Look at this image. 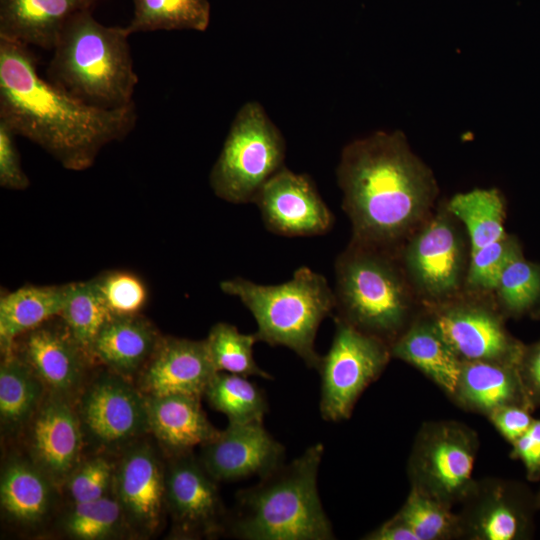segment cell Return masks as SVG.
<instances>
[{"label": "cell", "instance_id": "cell-1", "mask_svg": "<svg viewBox=\"0 0 540 540\" xmlns=\"http://www.w3.org/2000/svg\"><path fill=\"white\" fill-rule=\"evenodd\" d=\"M136 119L134 104L104 109L70 95L39 75L28 46L0 39V121L64 168L92 166L103 147L132 131Z\"/></svg>", "mask_w": 540, "mask_h": 540}, {"label": "cell", "instance_id": "cell-2", "mask_svg": "<svg viewBox=\"0 0 540 540\" xmlns=\"http://www.w3.org/2000/svg\"><path fill=\"white\" fill-rule=\"evenodd\" d=\"M337 180L353 241L391 250L429 217L438 195L431 169L402 131H377L342 150Z\"/></svg>", "mask_w": 540, "mask_h": 540}, {"label": "cell", "instance_id": "cell-3", "mask_svg": "<svg viewBox=\"0 0 540 540\" xmlns=\"http://www.w3.org/2000/svg\"><path fill=\"white\" fill-rule=\"evenodd\" d=\"M323 454V444L316 443L238 491L226 534L242 540L335 539L318 492Z\"/></svg>", "mask_w": 540, "mask_h": 540}, {"label": "cell", "instance_id": "cell-4", "mask_svg": "<svg viewBox=\"0 0 540 540\" xmlns=\"http://www.w3.org/2000/svg\"><path fill=\"white\" fill-rule=\"evenodd\" d=\"M127 26H106L91 10L75 14L52 51L47 79L83 102L120 109L134 104L138 83Z\"/></svg>", "mask_w": 540, "mask_h": 540}, {"label": "cell", "instance_id": "cell-5", "mask_svg": "<svg viewBox=\"0 0 540 540\" xmlns=\"http://www.w3.org/2000/svg\"><path fill=\"white\" fill-rule=\"evenodd\" d=\"M390 250L351 241L335 263L336 318L391 346L418 314L413 288Z\"/></svg>", "mask_w": 540, "mask_h": 540}, {"label": "cell", "instance_id": "cell-6", "mask_svg": "<svg viewBox=\"0 0 540 540\" xmlns=\"http://www.w3.org/2000/svg\"><path fill=\"white\" fill-rule=\"evenodd\" d=\"M221 290L237 297L257 323L258 342L284 346L310 369L321 356L315 338L321 322L335 311V295L326 278L308 267L298 268L282 284L262 285L235 277L220 283Z\"/></svg>", "mask_w": 540, "mask_h": 540}, {"label": "cell", "instance_id": "cell-7", "mask_svg": "<svg viewBox=\"0 0 540 540\" xmlns=\"http://www.w3.org/2000/svg\"><path fill=\"white\" fill-rule=\"evenodd\" d=\"M285 140L258 102L237 112L210 172L215 195L234 204L254 203L263 185L284 167Z\"/></svg>", "mask_w": 540, "mask_h": 540}, {"label": "cell", "instance_id": "cell-8", "mask_svg": "<svg viewBox=\"0 0 540 540\" xmlns=\"http://www.w3.org/2000/svg\"><path fill=\"white\" fill-rule=\"evenodd\" d=\"M478 433L457 420L424 422L407 460L410 489L447 506L460 505L475 482Z\"/></svg>", "mask_w": 540, "mask_h": 540}, {"label": "cell", "instance_id": "cell-9", "mask_svg": "<svg viewBox=\"0 0 540 540\" xmlns=\"http://www.w3.org/2000/svg\"><path fill=\"white\" fill-rule=\"evenodd\" d=\"M391 358L389 344L335 317L331 346L316 369L321 377L322 418L330 422L350 418L361 394Z\"/></svg>", "mask_w": 540, "mask_h": 540}, {"label": "cell", "instance_id": "cell-10", "mask_svg": "<svg viewBox=\"0 0 540 540\" xmlns=\"http://www.w3.org/2000/svg\"><path fill=\"white\" fill-rule=\"evenodd\" d=\"M458 220L440 209L410 237L403 254V270L427 304L455 298L465 283L467 248Z\"/></svg>", "mask_w": 540, "mask_h": 540}, {"label": "cell", "instance_id": "cell-11", "mask_svg": "<svg viewBox=\"0 0 540 540\" xmlns=\"http://www.w3.org/2000/svg\"><path fill=\"white\" fill-rule=\"evenodd\" d=\"M444 339L462 361H490L517 366L525 344L505 326L498 307L457 297L427 304Z\"/></svg>", "mask_w": 540, "mask_h": 540}, {"label": "cell", "instance_id": "cell-12", "mask_svg": "<svg viewBox=\"0 0 540 540\" xmlns=\"http://www.w3.org/2000/svg\"><path fill=\"white\" fill-rule=\"evenodd\" d=\"M460 506L461 539L526 540L533 536L538 508L535 494L522 482L475 479Z\"/></svg>", "mask_w": 540, "mask_h": 540}, {"label": "cell", "instance_id": "cell-13", "mask_svg": "<svg viewBox=\"0 0 540 540\" xmlns=\"http://www.w3.org/2000/svg\"><path fill=\"white\" fill-rule=\"evenodd\" d=\"M77 414L83 435L106 449L127 448L149 432L146 396L127 377L110 370L85 389Z\"/></svg>", "mask_w": 540, "mask_h": 540}, {"label": "cell", "instance_id": "cell-14", "mask_svg": "<svg viewBox=\"0 0 540 540\" xmlns=\"http://www.w3.org/2000/svg\"><path fill=\"white\" fill-rule=\"evenodd\" d=\"M165 504L182 536L226 534L229 514L217 481L191 452L171 455L165 467Z\"/></svg>", "mask_w": 540, "mask_h": 540}, {"label": "cell", "instance_id": "cell-15", "mask_svg": "<svg viewBox=\"0 0 540 540\" xmlns=\"http://www.w3.org/2000/svg\"><path fill=\"white\" fill-rule=\"evenodd\" d=\"M254 203L266 228L278 235H322L334 223L311 178L285 166L263 185Z\"/></svg>", "mask_w": 540, "mask_h": 540}, {"label": "cell", "instance_id": "cell-16", "mask_svg": "<svg viewBox=\"0 0 540 540\" xmlns=\"http://www.w3.org/2000/svg\"><path fill=\"white\" fill-rule=\"evenodd\" d=\"M285 447L263 422L230 424L213 440L201 446L200 462L209 475L220 481H237L267 475L284 463Z\"/></svg>", "mask_w": 540, "mask_h": 540}, {"label": "cell", "instance_id": "cell-17", "mask_svg": "<svg viewBox=\"0 0 540 540\" xmlns=\"http://www.w3.org/2000/svg\"><path fill=\"white\" fill-rule=\"evenodd\" d=\"M113 495L130 527L145 534L158 528L165 504V467L148 443L126 448L115 468Z\"/></svg>", "mask_w": 540, "mask_h": 540}, {"label": "cell", "instance_id": "cell-18", "mask_svg": "<svg viewBox=\"0 0 540 540\" xmlns=\"http://www.w3.org/2000/svg\"><path fill=\"white\" fill-rule=\"evenodd\" d=\"M30 424L31 461L56 487L64 485L80 463L84 435L77 411L67 397L50 393Z\"/></svg>", "mask_w": 540, "mask_h": 540}, {"label": "cell", "instance_id": "cell-19", "mask_svg": "<svg viewBox=\"0 0 540 540\" xmlns=\"http://www.w3.org/2000/svg\"><path fill=\"white\" fill-rule=\"evenodd\" d=\"M216 372L205 339L162 336L140 371L137 386L146 396L188 394L202 397Z\"/></svg>", "mask_w": 540, "mask_h": 540}, {"label": "cell", "instance_id": "cell-20", "mask_svg": "<svg viewBox=\"0 0 540 540\" xmlns=\"http://www.w3.org/2000/svg\"><path fill=\"white\" fill-rule=\"evenodd\" d=\"M52 320V319H51ZM20 336L13 351L33 370L50 393L67 397L78 389L86 354L70 335L63 321H50Z\"/></svg>", "mask_w": 540, "mask_h": 540}, {"label": "cell", "instance_id": "cell-21", "mask_svg": "<svg viewBox=\"0 0 540 540\" xmlns=\"http://www.w3.org/2000/svg\"><path fill=\"white\" fill-rule=\"evenodd\" d=\"M104 0H0V39L52 50L67 22Z\"/></svg>", "mask_w": 540, "mask_h": 540}, {"label": "cell", "instance_id": "cell-22", "mask_svg": "<svg viewBox=\"0 0 540 540\" xmlns=\"http://www.w3.org/2000/svg\"><path fill=\"white\" fill-rule=\"evenodd\" d=\"M200 400L188 394L146 396L149 432L170 455L191 452L219 435Z\"/></svg>", "mask_w": 540, "mask_h": 540}, {"label": "cell", "instance_id": "cell-23", "mask_svg": "<svg viewBox=\"0 0 540 540\" xmlns=\"http://www.w3.org/2000/svg\"><path fill=\"white\" fill-rule=\"evenodd\" d=\"M392 358L404 361L428 377L448 397L453 396L462 361L453 352L428 312L418 314L390 346Z\"/></svg>", "mask_w": 540, "mask_h": 540}, {"label": "cell", "instance_id": "cell-24", "mask_svg": "<svg viewBox=\"0 0 540 540\" xmlns=\"http://www.w3.org/2000/svg\"><path fill=\"white\" fill-rule=\"evenodd\" d=\"M161 338L156 327L140 313L112 315L94 341L92 360L129 378L140 373Z\"/></svg>", "mask_w": 540, "mask_h": 540}, {"label": "cell", "instance_id": "cell-25", "mask_svg": "<svg viewBox=\"0 0 540 540\" xmlns=\"http://www.w3.org/2000/svg\"><path fill=\"white\" fill-rule=\"evenodd\" d=\"M450 400L465 411L485 417L507 405L530 408L517 366L490 361L462 362L457 386Z\"/></svg>", "mask_w": 540, "mask_h": 540}, {"label": "cell", "instance_id": "cell-26", "mask_svg": "<svg viewBox=\"0 0 540 540\" xmlns=\"http://www.w3.org/2000/svg\"><path fill=\"white\" fill-rule=\"evenodd\" d=\"M67 284L26 285L0 299V346L11 352L15 341L25 333L57 318L66 297Z\"/></svg>", "mask_w": 540, "mask_h": 540}, {"label": "cell", "instance_id": "cell-27", "mask_svg": "<svg viewBox=\"0 0 540 540\" xmlns=\"http://www.w3.org/2000/svg\"><path fill=\"white\" fill-rule=\"evenodd\" d=\"M49 477L32 461L13 458L4 466L0 479V503L5 515L20 524L40 522L53 501Z\"/></svg>", "mask_w": 540, "mask_h": 540}, {"label": "cell", "instance_id": "cell-28", "mask_svg": "<svg viewBox=\"0 0 540 540\" xmlns=\"http://www.w3.org/2000/svg\"><path fill=\"white\" fill-rule=\"evenodd\" d=\"M0 365V420L2 430L14 433L30 423L44 400L45 386L13 350Z\"/></svg>", "mask_w": 540, "mask_h": 540}, {"label": "cell", "instance_id": "cell-29", "mask_svg": "<svg viewBox=\"0 0 540 540\" xmlns=\"http://www.w3.org/2000/svg\"><path fill=\"white\" fill-rule=\"evenodd\" d=\"M505 206L504 196L497 188H475L457 193L445 205L464 225L470 241V252L507 234L504 228Z\"/></svg>", "mask_w": 540, "mask_h": 540}, {"label": "cell", "instance_id": "cell-30", "mask_svg": "<svg viewBox=\"0 0 540 540\" xmlns=\"http://www.w3.org/2000/svg\"><path fill=\"white\" fill-rule=\"evenodd\" d=\"M112 315L95 277L67 284L59 318L90 362L93 361L91 351L94 341Z\"/></svg>", "mask_w": 540, "mask_h": 540}, {"label": "cell", "instance_id": "cell-31", "mask_svg": "<svg viewBox=\"0 0 540 540\" xmlns=\"http://www.w3.org/2000/svg\"><path fill=\"white\" fill-rule=\"evenodd\" d=\"M210 18L209 0H133V15L127 28L131 34L173 30L204 32Z\"/></svg>", "mask_w": 540, "mask_h": 540}, {"label": "cell", "instance_id": "cell-32", "mask_svg": "<svg viewBox=\"0 0 540 540\" xmlns=\"http://www.w3.org/2000/svg\"><path fill=\"white\" fill-rule=\"evenodd\" d=\"M203 396L214 410L227 417L230 424L263 422L268 411L263 390L241 375L216 372Z\"/></svg>", "mask_w": 540, "mask_h": 540}, {"label": "cell", "instance_id": "cell-33", "mask_svg": "<svg viewBox=\"0 0 540 540\" xmlns=\"http://www.w3.org/2000/svg\"><path fill=\"white\" fill-rule=\"evenodd\" d=\"M205 342L217 372L273 379L254 359L253 347L258 342L255 333L244 334L232 324L219 322L211 327Z\"/></svg>", "mask_w": 540, "mask_h": 540}, {"label": "cell", "instance_id": "cell-34", "mask_svg": "<svg viewBox=\"0 0 540 540\" xmlns=\"http://www.w3.org/2000/svg\"><path fill=\"white\" fill-rule=\"evenodd\" d=\"M495 291L505 317L535 314L540 308V264L523 254L515 257L503 269Z\"/></svg>", "mask_w": 540, "mask_h": 540}, {"label": "cell", "instance_id": "cell-35", "mask_svg": "<svg viewBox=\"0 0 540 540\" xmlns=\"http://www.w3.org/2000/svg\"><path fill=\"white\" fill-rule=\"evenodd\" d=\"M396 515L409 526L418 540L461 539L457 512L416 490L410 489Z\"/></svg>", "mask_w": 540, "mask_h": 540}, {"label": "cell", "instance_id": "cell-36", "mask_svg": "<svg viewBox=\"0 0 540 540\" xmlns=\"http://www.w3.org/2000/svg\"><path fill=\"white\" fill-rule=\"evenodd\" d=\"M124 524L123 510L113 494L77 503L63 519V530L78 540H102L116 537Z\"/></svg>", "mask_w": 540, "mask_h": 540}, {"label": "cell", "instance_id": "cell-37", "mask_svg": "<svg viewBox=\"0 0 540 540\" xmlns=\"http://www.w3.org/2000/svg\"><path fill=\"white\" fill-rule=\"evenodd\" d=\"M522 254L519 240L509 234L470 252L465 286L471 291H495L505 266Z\"/></svg>", "mask_w": 540, "mask_h": 540}, {"label": "cell", "instance_id": "cell-38", "mask_svg": "<svg viewBox=\"0 0 540 540\" xmlns=\"http://www.w3.org/2000/svg\"><path fill=\"white\" fill-rule=\"evenodd\" d=\"M102 297L113 315L139 314L147 302L145 284L126 271H110L95 277Z\"/></svg>", "mask_w": 540, "mask_h": 540}, {"label": "cell", "instance_id": "cell-39", "mask_svg": "<svg viewBox=\"0 0 540 540\" xmlns=\"http://www.w3.org/2000/svg\"><path fill=\"white\" fill-rule=\"evenodd\" d=\"M115 468L102 456L80 462L64 484L73 504L113 494Z\"/></svg>", "mask_w": 540, "mask_h": 540}, {"label": "cell", "instance_id": "cell-40", "mask_svg": "<svg viewBox=\"0 0 540 540\" xmlns=\"http://www.w3.org/2000/svg\"><path fill=\"white\" fill-rule=\"evenodd\" d=\"M13 130L0 121V185L10 190H24L29 178L21 166Z\"/></svg>", "mask_w": 540, "mask_h": 540}, {"label": "cell", "instance_id": "cell-41", "mask_svg": "<svg viewBox=\"0 0 540 540\" xmlns=\"http://www.w3.org/2000/svg\"><path fill=\"white\" fill-rule=\"evenodd\" d=\"M532 410L521 405H507L492 411L486 418L508 442L513 444L530 427Z\"/></svg>", "mask_w": 540, "mask_h": 540}, {"label": "cell", "instance_id": "cell-42", "mask_svg": "<svg viewBox=\"0 0 540 540\" xmlns=\"http://www.w3.org/2000/svg\"><path fill=\"white\" fill-rule=\"evenodd\" d=\"M510 458L522 462L528 481L540 480V418H535L526 430L513 444Z\"/></svg>", "mask_w": 540, "mask_h": 540}, {"label": "cell", "instance_id": "cell-43", "mask_svg": "<svg viewBox=\"0 0 540 540\" xmlns=\"http://www.w3.org/2000/svg\"><path fill=\"white\" fill-rule=\"evenodd\" d=\"M521 384L530 408H540V340L524 346L517 364Z\"/></svg>", "mask_w": 540, "mask_h": 540}, {"label": "cell", "instance_id": "cell-44", "mask_svg": "<svg viewBox=\"0 0 540 540\" xmlns=\"http://www.w3.org/2000/svg\"><path fill=\"white\" fill-rule=\"evenodd\" d=\"M365 540H418L409 526L396 514L367 533Z\"/></svg>", "mask_w": 540, "mask_h": 540}, {"label": "cell", "instance_id": "cell-45", "mask_svg": "<svg viewBox=\"0 0 540 540\" xmlns=\"http://www.w3.org/2000/svg\"><path fill=\"white\" fill-rule=\"evenodd\" d=\"M535 500H536L537 508H538V510H540V488L537 491V493L535 494Z\"/></svg>", "mask_w": 540, "mask_h": 540}]
</instances>
